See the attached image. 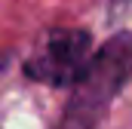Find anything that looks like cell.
<instances>
[{
	"label": "cell",
	"instance_id": "cell-1",
	"mask_svg": "<svg viewBox=\"0 0 132 129\" xmlns=\"http://www.w3.org/2000/svg\"><path fill=\"white\" fill-rule=\"evenodd\" d=\"M132 83V34H114L101 49L92 52L83 77L71 86L74 95L65 108V117L55 129H98L108 108L120 89Z\"/></svg>",
	"mask_w": 132,
	"mask_h": 129
},
{
	"label": "cell",
	"instance_id": "cell-2",
	"mask_svg": "<svg viewBox=\"0 0 132 129\" xmlns=\"http://www.w3.org/2000/svg\"><path fill=\"white\" fill-rule=\"evenodd\" d=\"M92 52L95 49H92V40L86 31L55 28L46 34L40 49L28 59L25 74L37 83H46V86H74L83 77Z\"/></svg>",
	"mask_w": 132,
	"mask_h": 129
}]
</instances>
